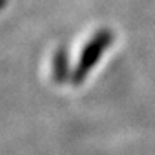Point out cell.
I'll return each mask as SVG.
<instances>
[{
	"label": "cell",
	"instance_id": "1",
	"mask_svg": "<svg viewBox=\"0 0 155 155\" xmlns=\"http://www.w3.org/2000/svg\"><path fill=\"white\" fill-rule=\"evenodd\" d=\"M111 41H113V33L110 30L104 29V30L97 32V35L87 42V45L83 48V51L80 54V60L72 72L74 84H80L86 78V75L92 71V68L101 59L103 53L111 44Z\"/></svg>",
	"mask_w": 155,
	"mask_h": 155
},
{
	"label": "cell",
	"instance_id": "2",
	"mask_svg": "<svg viewBox=\"0 0 155 155\" xmlns=\"http://www.w3.org/2000/svg\"><path fill=\"white\" fill-rule=\"evenodd\" d=\"M68 75V54L63 48L57 50L53 59V77L57 83H63Z\"/></svg>",
	"mask_w": 155,
	"mask_h": 155
}]
</instances>
